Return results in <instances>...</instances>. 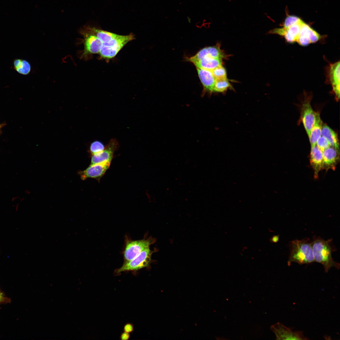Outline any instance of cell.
<instances>
[{"label": "cell", "mask_w": 340, "mask_h": 340, "mask_svg": "<svg viewBox=\"0 0 340 340\" xmlns=\"http://www.w3.org/2000/svg\"><path fill=\"white\" fill-rule=\"evenodd\" d=\"M1 298H0V300H1Z\"/></svg>", "instance_id": "31"}, {"label": "cell", "mask_w": 340, "mask_h": 340, "mask_svg": "<svg viewBox=\"0 0 340 340\" xmlns=\"http://www.w3.org/2000/svg\"><path fill=\"white\" fill-rule=\"evenodd\" d=\"M208 56L211 57L222 59L224 55L219 48L216 46L207 47Z\"/></svg>", "instance_id": "20"}, {"label": "cell", "mask_w": 340, "mask_h": 340, "mask_svg": "<svg viewBox=\"0 0 340 340\" xmlns=\"http://www.w3.org/2000/svg\"><path fill=\"white\" fill-rule=\"evenodd\" d=\"M279 239V235H274L270 239V241L273 243H276L278 242Z\"/></svg>", "instance_id": "28"}, {"label": "cell", "mask_w": 340, "mask_h": 340, "mask_svg": "<svg viewBox=\"0 0 340 340\" xmlns=\"http://www.w3.org/2000/svg\"><path fill=\"white\" fill-rule=\"evenodd\" d=\"M212 72L215 79L227 78L226 71L222 65L214 69Z\"/></svg>", "instance_id": "23"}, {"label": "cell", "mask_w": 340, "mask_h": 340, "mask_svg": "<svg viewBox=\"0 0 340 340\" xmlns=\"http://www.w3.org/2000/svg\"><path fill=\"white\" fill-rule=\"evenodd\" d=\"M316 145L322 152L330 146L327 139L322 135L318 140Z\"/></svg>", "instance_id": "25"}, {"label": "cell", "mask_w": 340, "mask_h": 340, "mask_svg": "<svg viewBox=\"0 0 340 340\" xmlns=\"http://www.w3.org/2000/svg\"><path fill=\"white\" fill-rule=\"evenodd\" d=\"M5 125V123H0V135L1 133L2 129Z\"/></svg>", "instance_id": "29"}, {"label": "cell", "mask_w": 340, "mask_h": 340, "mask_svg": "<svg viewBox=\"0 0 340 340\" xmlns=\"http://www.w3.org/2000/svg\"><path fill=\"white\" fill-rule=\"evenodd\" d=\"M310 163L314 171V178L317 179L319 172L323 169V155L316 145L311 146Z\"/></svg>", "instance_id": "12"}, {"label": "cell", "mask_w": 340, "mask_h": 340, "mask_svg": "<svg viewBox=\"0 0 340 340\" xmlns=\"http://www.w3.org/2000/svg\"><path fill=\"white\" fill-rule=\"evenodd\" d=\"M301 111V119L309 136L315 122L317 113L312 108L310 101L308 100L302 104Z\"/></svg>", "instance_id": "10"}, {"label": "cell", "mask_w": 340, "mask_h": 340, "mask_svg": "<svg viewBox=\"0 0 340 340\" xmlns=\"http://www.w3.org/2000/svg\"><path fill=\"white\" fill-rule=\"evenodd\" d=\"M129 337V333L126 332H124L121 334L120 337V339L122 340H127L128 339Z\"/></svg>", "instance_id": "27"}, {"label": "cell", "mask_w": 340, "mask_h": 340, "mask_svg": "<svg viewBox=\"0 0 340 340\" xmlns=\"http://www.w3.org/2000/svg\"><path fill=\"white\" fill-rule=\"evenodd\" d=\"M151 238L137 240H128L126 242L123 254L124 262L131 260L154 242Z\"/></svg>", "instance_id": "5"}, {"label": "cell", "mask_w": 340, "mask_h": 340, "mask_svg": "<svg viewBox=\"0 0 340 340\" xmlns=\"http://www.w3.org/2000/svg\"><path fill=\"white\" fill-rule=\"evenodd\" d=\"M321 135L327 139L330 146L339 150V143L336 134L329 127L325 124L322 125Z\"/></svg>", "instance_id": "16"}, {"label": "cell", "mask_w": 340, "mask_h": 340, "mask_svg": "<svg viewBox=\"0 0 340 340\" xmlns=\"http://www.w3.org/2000/svg\"><path fill=\"white\" fill-rule=\"evenodd\" d=\"M277 340H306L303 332L300 331H293L292 328L287 327L278 322L271 327Z\"/></svg>", "instance_id": "6"}, {"label": "cell", "mask_w": 340, "mask_h": 340, "mask_svg": "<svg viewBox=\"0 0 340 340\" xmlns=\"http://www.w3.org/2000/svg\"><path fill=\"white\" fill-rule=\"evenodd\" d=\"M301 20L299 17L289 15L287 16L285 20L283 27L287 28L290 26L300 22Z\"/></svg>", "instance_id": "24"}, {"label": "cell", "mask_w": 340, "mask_h": 340, "mask_svg": "<svg viewBox=\"0 0 340 340\" xmlns=\"http://www.w3.org/2000/svg\"><path fill=\"white\" fill-rule=\"evenodd\" d=\"M14 66L15 70L18 73L23 75H27L30 72L31 66L26 60L17 59L14 61Z\"/></svg>", "instance_id": "18"}, {"label": "cell", "mask_w": 340, "mask_h": 340, "mask_svg": "<svg viewBox=\"0 0 340 340\" xmlns=\"http://www.w3.org/2000/svg\"><path fill=\"white\" fill-rule=\"evenodd\" d=\"M110 163V162H105L90 164L86 169L79 173L81 178L83 180L89 178H93L99 181L109 168Z\"/></svg>", "instance_id": "9"}, {"label": "cell", "mask_w": 340, "mask_h": 340, "mask_svg": "<svg viewBox=\"0 0 340 340\" xmlns=\"http://www.w3.org/2000/svg\"><path fill=\"white\" fill-rule=\"evenodd\" d=\"M124 331L128 333L132 332L133 330V326L132 324L130 323H128L124 326Z\"/></svg>", "instance_id": "26"}, {"label": "cell", "mask_w": 340, "mask_h": 340, "mask_svg": "<svg viewBox=\"0 0 340 340\" xmlns=\"http://www.w3.org/2000/svg\"><path fill=\"white\" fill-rule=\"evenodd\" d=\"M153 252L150 247L145 249L131 260L124 262L120 268L116 270L115 274L118 275L123 272L136 271L148 266Z\"/></svg>", "instance_id": "4"}, {"label": "cell", "mask_w": 340, "mask_h": 340, "mask_svg": "<svg viewBox=\"0 0 340 340\" xmlns=\"http://www.w3.org/2000/svg\"><path fill=\"white\" fill-rule=\"evenodd\" d=\"M332 239L325 240L320 237H315L311 242L314 261L321 264L326 272L332 267L337 269L340 268L339 264L335 261L332 256Z\"/></svg>", "instance_id": "2"}, {"label": "cell", "mask_w": 340, "mask_h": 340, "mask_svg": "<svg viewBox=\"0 0 340 340\" xmlns=\"http://www.w3.org/2000/svg\"><path fill=\"white\" fill-rule=\"evenodd\" d=\"M222 63L221 59L207 56L193 64L197 68L212 71L215 68L221 65Z\"/></svg>", "instance_id": "15"}, {"label": "cell", "mask_w": 340, "mask_h": 340, "mask_svg": "<svg viewBox=\"0 0 340 340\" xmlns=\"http://www.w3.org/2000/svg\"><path fill=\"white\" fill-rule=\"evenodd\" d=\"M230 87L231 84L227 78L215 79L213 92L223 93Z\"/></svg>", "instance_id": "19"}, {"label": "cell", "mask_w": 340, "mask_h": 340, "mask_svg": "<svg viewBox=\"0 0 340 340\" xmlns=\"http://www.w3.org/2000/svg\"><path fill=\"white\" fill-rule=\"evenodd\" d=\"M329 78L332 90L338 100L340 98V61L331 64L329 71Z\"/></svg>", "instance_id": "13"}, {"label": "cell", "mask_w": 340, "mask_h": 340, "mask_svg": "<svg viewBox=\"0 0 340 340\" xmlns=\"http://www.w3.org/2000/svg\"><path fill=\"white\" fill-rule=\"evenodd\" d=\"M304 22H300L294 24L289 27H284L274 28L269 32L271 34H277L284 37L287 42L290 43L296 42L298 38L302 25Z\"/></svg>", "instance_id": "8"}, {"label": "cell", "mask_w": 340, "mask_h": 340, "mask_svg": "<svg viewBox=\"0 0 340 340\" xmlns=\"http://www.w3.org/2000/svg\"><path fill=\"white\" fill-rule=\"evenodd\" d=\"M307 238L301 240H294L289 244L290 254L287 264L292 262L300 264H310L314 261L311 243Z\"/></svg>", "instance_id": "3"}, {"label": "cell", "mask_w": 340, "mask_h": 340, "mask_svg": "<svg viewBox=\"0 0 340 340\" xmlns=\"http://www.w3.org/2000/svg\"><path fill=\"white\" fill-rule=\"evenodd\" d=\"M207 56H208V52L207 47H206L200 50L195 55L188 58V60L194 63Z\"/></svg>", "instance_id": "21"}, {"label": "cell", "mask_w": 340, "mask_h": 340, "mask_svg": "<svg viewBox=\"0 0 340 340\" xmlns=\"http://www.w3.org/2000/svg\"><path fill=\"white\" fill-rule=\"evenodd\" d=\"M105 146L100 141H95L91 144L89 150L92 155L99 153L102 151Z\"/></svg>", "instance_id": "22"}, {"label": "cell", "mask_w": 340, "mask_h": 340, "mask_svg": "<svg viewBox=\"0 0 340 340\" xmlns=\"http://www.w3.org/2000/svg\"><path fill=\"white\" fill-rule=\"evenodd\" d=\"M119 146V143L116 139H111L102 151L92 155L90 164L111 162L115 152L118 149Z\"/></svg>", "instance_id": "7"}, {"label": "cell", "mask_w": 340, "mask_h": 340, "mask_svg": "<svg viewBox=\"0 0 340 340\" xmlns=\"http://www.w3.org/2000/svg\"><path fill=\"white\" fill-rule=\"evenodd\" d=\"M3 297V295L2 293L0 292V298L2 299Z\"/></svg>", "instance_id": "30"}, {"label": "cell", "mask_w": 340, "mask_h": 340, "mask_svg": "<svg viewBox=\"0 0 340 340\" xmlns=\"http://www.w3.org/2000/svg\"><path fill=\"white\" fill-rule=\"evenodd\" d=\"M198 74L206 92H213L215 79L212 71L197 68Z\"/></svg>", "instance_id": "14"}, {"label": "cell", "mask_w": 340, "mask_h": 340, "mask_svg": "<svg viewBox=\"0 0 340 340\" xmlns=\"http://www.w3.org/2000/svg\"><path fill=\"white\" fill-rule=\"evenodd\" d=\"M85 27L99 38L101 46L99 55L100 59L106 60L115 57L128 43L135 39L132 33L122 35L94 27Z\"/></svg>", "instance_id": "1"}, {"label": "cell", "mask_w": 340, "mask_h": 340, "mask_svg": "<svg viewBox=\"0 0 340 340\" xmlns=\"http://www.w3.org/2000/svg\"><path fill=\"white\" fill-rule=\"evenodd\" d=\"M323 169L335 170L339 161V150L330 146L323 151Z\"/></svg>", "instance_id": "11"}, {"label": "cell", "mask_w": 340, "mask_h": 340, "mask_svg": "<svg viewBox=\"0 0 340 340\" xmlns=\"http://www.w3.org/2000/svg\"><path fill=\"white\" fill-rule=\"evenodd\" d=\"M322 125L320 115L317 113L315 122L309 136L311 146L316 145L318 140L321 136Z\"/></svg>", "instance_id": "17"}]
</instances>
